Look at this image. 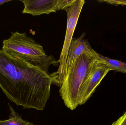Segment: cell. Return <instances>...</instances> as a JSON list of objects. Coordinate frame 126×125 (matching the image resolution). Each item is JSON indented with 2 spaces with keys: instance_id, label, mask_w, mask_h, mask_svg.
<instances>
[{
  "instance_id": "obj_1",
  "label": "cell",
  "mask_w": 126,
  "mask_h": 125,
  "mask_svg": "<svg viewBox=\"0 0 126 125\" xmlns=\"http://www.w3.org/2000/svg\"><path fill=\"white\" fill-rule=\"evenodd\" d=\"M52 74L0 49V88L23 109L43 111L49 99Z\"/></svg>"
},
{
  "instance_id": "obj_2",
  "label": "cell",
  "mask_w": 126,
  "mask_h": 125,
  "mask_svg": "<svg viewBox=\"0 0 126 125\" xmlns=\"http://www.w3.org/2000/svg\"><path fill=\"white\" fill-rule=\"evenodd\" d=\"M2 49L9 54L36 66L49 74L50 66H57L59 64L52 56L46 55L43 46L25 33H11L10 37L3 41Z\"/></svg>"
},
{
  "instance_id": "obj_3",
  "label": "cell",
  "mask_w": 126,
  "mask_h": 125,
  "mask_svg": "<svg viewBox=\"0 0 126 125\" xmlns=\"http://www.w3.org/2000/svg\"><path fill=\"white\" fill-rule=\"evenodd\" d=\"M95 55L83 54L76 60L62 81L57 85L64 105L74 110L79 105V97L82 84L98 58Z\"/></svg>"
},
{
  "instance_id": "obj_4",
  "label": "cell",
  "mask_w": 126,
  "mask_h": 125,
  "mask_svg": "<svg viewBox=\"0 0 126 125\" xmlns=\"http://www.w3.org/2000/svg\"><path fill=\"white\" fill-rule=\"evenodd\" d=\"M84 3V0H75L72 5L64 10L67 14L66 31L63 49L58 60L59 68L57 72L53 73L54 84L56 85L64 75L69 47Z\"/></svg>"
},
{
  "instance_id": "obj_5",
  "label": "cell",
  "mask_w": 126,
  "mask_h": 125,
  "mask_svg": "<svg viewBox=\"0 0 126 125\" xmlns=\"http://www.w3.org/2000/svg\"><path fill=\"white\" fill-rule=\"evenodd\" d=\"M111 70L110 68L101 62L98 57L80 90L79 105L84 104L88 101L104 78Z\"/></svg>"
},
{
  "instance_id": "obj_6",
  "label": "cell",
  "mask_w": 126,
  "mask_h": 125,
  "mask_svg": "<svg viewBox=\"0 0 126 125\" xmlns=\"http://www.w3.org/2000/svg\"><path fill=\"white\" fill-rule=\"evenodd\" d=\"M86 34L83 33L78 38L73 37L68 50L65 73L62 79L57 83V86L69 71L78 58L83 54L95 55L97 53L90 45L88 40L84 39Z\"/></svg>"
},
{
  "instance_id": "obj_7",
  "label": "cell",
  "mask_w": 126,
  "mask_h": 125,
  "mask_svg": "<svg viewBox=\"0 0 126 125\" xmlns=\"http://www.w3.org/2000/svg\"><path fill=\"white\" fill-rule=\"evenodd\" d=\"M24 5L23 14H29L33 16L43 14H49L56 12L58 0H21Z\"/></svg>"
},
{
  "instance_id": "obj_8",
  "label": "cell",
  "mask_w": 126,
  "mask_h": 125,
  "mask_svg": "<svg viewBox=\"0 0 126 125\" xmlns=\"http://www.w3.org/2000/svg\"><path fill=\"white\" fill-rule=\"evenodd\" d=\"M98 57L101 62L110 68L111 70L126 73V63L105 57L98 53Z\"/></svg>"
},
{
  "instance_id": "obj_9",
  "label": "cell",
  "mask_w": 126,
  "mask_h": 125,
  "mask_svg": "<svg viewBox=\"0 0 126 125\" xmlns=\"http://www.w3.org/2000/svg\"><path fill=\"white\" fill-rule=\"evenodd\" d=\"M8 106L10 111L9 117L7 120H0V125H28L29 124L30 122L21 118L9 103Z\"/></svg>"
},
{
  "instance_id": "obj_10",
  "label": "cell",
  "mask_w": 126,
  "mask_h": 125,
  "mask_svg": "<svg viewBox=\"0 0 126 125\" xmlns=\"http://www.w3.org/2000/svg\"><path fill=\"white\" fill-rule=\"evenodd\" d=\"M75 0H58L57 10H63L72 5Z\"/></svg>"
},
{
  "instance_id": "obj_11",
  "label": "cell",
  "mask_w": 126,
  "mask_h": 125,
  "mask_svg": "<svg viewBox=\"0 0 126 125\" xmlns=\"http://www.w3.org/2000/svg\"><path fill=\"white\" fill-rule=\"evenodd\" d=\"M100 2H105L107 4H112V5H125L126 6V0H100Z\"/></svg>"
},
{
  "instance_id": "obj_12",
  "label": "cell",
  "mask_w": 126,
  "mask_h": 125,
  "mask_svg": "<svg viewBox=\"0 0 126 125\" xmlns=\"http://www.w3.org/2000/svg\"><path fill=\"white\" fill-rule=\"evenodd\" d=\"M111 125H126V111L120 117Z\"/></svg>"
},
{
  "instance_id": "obj_13",
  "label": "cell",
  "mask_w": 126,
  "mask_h": 125,
  "mask_svg": "<svg viewBox=\"0 0 126 125\" xmlns=\"http://www.w3.org/2000/svg\"><path fill=\"white\" fill-rule=\"evenodd\" d=\"M11 0H0V6L6 2L11 1Z\"/></svg>"
},
{
  "instance_id": "obj_14",
  "label": "cell",
  "mask_w": 126,
  "mask_h": 125,
  "mask_svg": "<svg viewBox=\"0 0 126 125\" xmlns=\"http://www.w3.org/2000/svg\"><path fill=\"white\" fill-rule=\"evenodd\" d=\"M28 125H34V124H32V123H30Z\"/></svg>"
}]
</instances>
